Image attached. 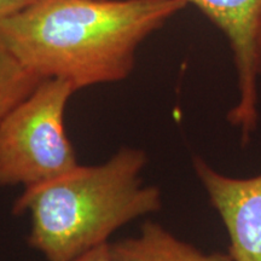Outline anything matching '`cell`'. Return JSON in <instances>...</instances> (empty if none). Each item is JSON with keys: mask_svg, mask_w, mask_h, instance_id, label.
<instances>
[{"mask_svg": "<svg viewBox=\"0 0 261 261\" xmlns=\"http://www.w3.org/2000/svg\"><path fill=\"white\" fill-rule=\"evenodd\" d=\"M71 261H115L110 250V243L102 244V246L93 248L87 253L83 254L76 259Z\"/></svg>", "mask_w": 261, "mask_h": 261, "instance_id": "ba28073f", "label": "cell"}, {"mask_svg": "<svg viewBox=\"0 0 261 261\" xmlns=\"http://www.w3.org/2000/svg\"><path fill=\"white\" fill-rule=\"evenodd\" d=\"M195 5L224 33L237 71L238 100L227 121L241 132L247 145L259 121L261 77V0H185Z\"/></svg>", "mask_w": 261, "mask_h": 261, "instance_id": "277c9868", "label": "cell"}, {"mask_svg": "<svg viewBox=\"0 0 261 261\" xmlns=\"http://www.w3.org/2000/svg\"><path fill=\"white\" fill-rule=\"evenodd\" d=\"M42 80L0 50V121L25 99Z\"/></svg>", "mask_w": 261, "mask_h": 261, "instance_id": "52a82bcc", "label": "cell"}, {"mask_svg": "<svg viewBox=\"0 0 261 261\" xmlns=\"http://www.w3.org/2000/svg\"><path fill=\"white\" fill-rule=\"evenodd\" d=\"M148 156L119 149L99 165L81 166L23 189L14 214H28V244L46 261H71L109 243L115 231L162 208L161 190L144 184Z\"/></svg>", "mask_w": 261, "mask_h": 261, "instance_id": "7a4b0ae2", "label": "cell"}, {"mask_svg": "<svg viewBox=\"0 0 261 261\" xmlns=\"http://www.w3.org/2000/svg\"><path fill=\"white\" fill-rule=\"evenodd\" d=\"M115 261H234L230 253H203L166 227L148 220L138 234L110 243Z\"/></svg>", "mask_w": 261, "mask_h": 261, "instance_id": "8992f818", "label": "cell"}, {"mask_svg": "<svg viewBox=\"0 0 261 261\" xmlns=\"http://www.w3.org/2000/svg\"><path fill=\"white\" fill-rule=\"evenodd\" d=\"M194 169L226 228L231 256L234 261H261V174L230 177L198 156Z\"/></svg>", "mask_w": 261, "mask_h": 261, "instance_id": "5b68a950", "label": "cell"}, {"mask_svg": "<svg viewBox=\"0 0 261 261\" xmlns=\"http://www.w3.org/2000/svg\"><path fill=\"white\" fill-rule=\"evenodd\" d=\"M185 0H34L0 22V50L75 91L129 76L150 34Z\"/></svg>", "mask_w": 261, "mask_h": 261, "instance_id": "6da1fadb", "label": "cell"}, {"mask_svg": "<svg viewBox=\"0 0 261 261\" xmlns=\"http://www.w3.org/2000/svg\"><path fill=\"white\" fill-rule=\"evenodd\" d=\"M34 0H0V22L32 4Z\"/></svg>", "mask_w": 261, "mask_h": 261, "instance_id": "9c48e42d", "label": "cell"}, {"mask_svg": "<svg viewBox=\"0 0 261 261\" xmlns=\"http://www.w3.org/2000/svg\"><path fill=\"white\" fill-rule=\"evenodd\" d=\"M75 92L68 81L45 79L0 121V188L34 187L79 165L65 127Z\"/></svg>", "mask_w": 261, "mask_h": 261, "instance_id": "3957f363", "label": "cell"}]
</instances>
